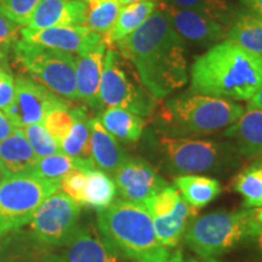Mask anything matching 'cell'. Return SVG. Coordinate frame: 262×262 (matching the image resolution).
<instances>
[{"label":"cell","mask_w":262,"mask_h":262,"mask_svg":"<svg viewBox=\"0 0 262 262\" xmlns=\"http://www.w3.org/2000/svg\"><path fill=\"white\" fill-rule=\"evenodd\" d=\"M117 45L119 54L131 62L141 83L157 100L187 84L185 40L159 10Z\"/></svg>","instance_id":"obj_1"},{"label":"cell","mask_w":262,"mask_h":262,"mask_svg":"<svg viewBox=\"0 0 262 262\" xmlns=\"http://www.w3.org/2000/svg\"><path fill=\"white\" fill-rule=\"evenodd\" d=\"M262 88V56L225 39L195 58L191 90L226 100L249 101Z\"/></svg>","instance_id":"obj_2"},{"label":"cell","mask_w":262,"mask_h":262,"mask_svg":"<svg viewBox=\"0 0 262 262\" xmlns=\"http://www.w3.org/2000/svg\"><path fill=\"white\" fill-rule=\"evenodd\" d=\"M96 227L125 261L159 262L169 251L157 239L153 220L143 205L117 199L98 210Z\"/></svg>","instance_id":"obj_3"},{"label":"cell","mask_w":262,"mask_h":262,"mask_svg":"<svg viewBox=\"0 0 262 262\" xmlns=\"http://www.w3.org/2000/svg\"><path fill=\"white\" fill-rule=\"evenodd\" d=\"M244 111L231 100L189 90L166 100L160 108L159 119L168 133L205 135L232 125Z\"/></svg>","instance_id":"obj_4"},{"label":"cell","mask_w":262,"mask_h":262,"mask_svg":"<svg viewBox=\"0 0 262 262\" xmlns=\"http://www.w3.org/2000/svg\"><path fill=\"white\" fill-rule=\"evenodd\" d=\"M255 209L214 211L196 216L183 234V243L202 258L221 256L256 233Z\"/></svg>","instance_id":"obj_5"},{"label":"cell","mask_w":262,"mask_h":262,"mask_svg":"<svg viewBox=\"0 0 262 262\" xmlns=\"http://www.w3.org/2000/svg\"><path fill=\"white\" fill-rule=\"evenodd\" d=\"M16 67L29 78L68 101H79L73 54L17 39L14 44Z\"/></svg>","instance_id":"obj_6"},{"label":"cell","mask_w":262,"mask_h":262,"mask_svg":"<svg viewBox=\"0 0 262 262\" xmlns=\"http://www.w3.org/2000/svg\"><path fill=\"white\" fill-rule=\"evenodd\" d=\"M100 101L103 110L123 108L142 118L152 116L158 106V100L134 75L125 58L111 47L104 55Z\"/></svg>","instance_id":"obj_7"},{"label":"cell","mask_w":262,"mask_h":262,"mask_svg":"<svg viewBox=\"0 0 262 262\" xmlns=\"http://www.w3.org/2000/svg\"><path fill=\"white\" fill-rule=\"evenodd\" d=\"M157 146L165 166L179 175L216 172L233 164V150L222 143L160 134Z\"/></svg>","instance_id":"obj_8"},{"label":"cell","mask_w":262,"mask_h":262,"mask_svg":"<svg viewBox=\"0 0 262 262\" xmlns=\"http://www.w3.org/2000/svg\"><path fill=\"white\" fill-rule=\"evenodd\" d=\"M60 189V182L35 175L8 178L0 185V239L31 222L39 205Z\"/></svg>","instance_id":"obj_9"},{"label":"cell","mask_w":262,"mask_h":262,"mask_svg":"<svg viewBox=\"0 0 262 262\" xmlns=\"http://www.w3.org/2000/svg\"><path fill=\"white\" fill-rule=\"evenodd\" d=\"M80 212L81 206L58 189L35 210L29 222L32 233L50 247H64L79 226Z\"/></svg>","instance_id":"obj_10"},{"label":"cell","mask_w":262,"mask_h":262,"mask_svg":"<svg viewBox=\"0 0 262 262\" xmlns=\"http://www.w3.org/2000/svg\"><path fill=\"white\" fill-rule=\"evenodd\" d=\"M63 107H71L70 101L22 74L15 80L14 101L3 112L12 125L24 129L32 124L41 123L48 113Z\"/></svg>","instance_id":"obj_11"},{"label":"cell","mask_w":262,"mask_h":262,"mask_svg":"<svg viewBox=\"0 0 262 262\" xmlns=\"http://www.w3.org/2000/svg\"><path fill=\"white\" fill-rule=\"evenodd\" d=\"M112 179L120 199L140 205L169 186L152 164L129 156L114 171Z\"/></svg>","instance_id":"obj_12"},{"label":"cell","mask_w":262,"mask_h":262,"mask_svg":"<svg viewBox=\"0 0 262 262\" xmlns=\"http://www.w3.org/2000/svg\"><path fill=\"white\" fill-rule=\"evenodd\" d=\"M157 8L183 40L201 45L217 44L227 38L228 27L187 9H179L160 2Z\"/></svg>","instance_id":"obj_13"},{"label":"cell","mask_w":262,"mask_h":262,"mask_svg":"<svg viewBox=\"0 0 262 262\" xmlns=\"http://www.w3.org/2000/svg\"><path fill=\"white\" fill-rule=\"evenodd\" d=\"M19 33L25 40L45 48L77 54L78 56L86 54L106 42L103 35L91 31L86 26H61L35 32L21 28Z\"/></svg>","instance_id":"obj_14"},{"label":"cell","mask_w":262,"mask_h":262,"mask_svg":"<svg viewBox=\"0 0 262 262\" xmlns=\"http://www.w3.org/2000/svg\"><path fill=\"white\" fill-rule=\"evenodd\" d=\"M61 254L62 262H120V257L102 238L97 227L79 224Z\"/></svg>","instance_id":"obj_15"},{"label":"cell","mask_w":262,"mask_h":262,"mask_svg":"<svg viewBox=\"0 0 262 262\" xmlns=\"http://www.w3.org/2000/svg\"><path fill=\"white\" fill-rule=\"evenodd\" d=\"M0 262H62L61 254L31 229L19 228L0 239Z\"/></svg>","instance_id":"obj_16"},{"label":"cell","mask_w":262,"mask_h":262,"mask_svg":"<svg viewBox=\"0 0 262 262\" xmlns=\"http://www.w3.org/2000/svg\"><path fill=\"white\" fill-rule=\"evenodd\" d=\"M88 4L83 0H41L25 28L40 31L61 26H85Z\"/></svg>","instance_id":"obj_17"},{"label":"cell","mask_w":262,"mask_h":262,"mask_svg":"<svg viewBox=\"0 0 262 262\" xmlns=\"http://www.w3.org/2000/svg\"><path fill=\"white\" fill-rule=\"evenodd\" d=\"M107 48L108 45L103 42L94 50L78 56L75 64L78 100L83 101L98 116L103 111L100 101V84Z\"/></svg>","instance_id":"obj_18"},{"label":"cell","mask_w":262,"mask_h":262,"mask_svg":"<svg viewBox=\"0 0 262 262\" xmlns=\"http://www.w3.org/2000/svg\"><path fill=\"white\" fill-rule=\"evenodd\" d=\"M224 135L234 141L235 150L245 159L262 156V111L248 106L237 122L225 130Z\"/></svg>","instance_id":"obj_19"},{"label":"cell","mask_w":262,"mask_h":262,"mask_svg":"<svg viewBox=\"0 0 262 262\" xmlns=\"http://www.w3.org/2000/svg\"><path fill=\"white\" fill-rule=\"evenodd\" d=\"M38 157L29 146L22 129H16L0 142V164L6 179L32 175Z\"/></svg>","instance_id":"obj_20"},{"label":"cell","mask_w":262,"mask_h":262,"mask_svg":"<svg viewBox=\"0 0 262 262\" xmlns=\"http://www.w3.org/2000/svg\"><path fill=\"white\" fill-rule=\"evenodd\" d=\"M90 149L95 168L112 176L127 155L119 142L104 129L98 118L90 119Z\"/></svg>","instance_id":"obj_21"},{"label":"cell","mask_w":262,"mask_h":262,"mask_svg":"<svg viewBox=\"0 0 262 262\" xmlns=\"http://www.w3.org/2000/svg\"><path fill=\"white\" fill-rule=\"evenodd\" d=\"M198 216V209L193 208L182 199L171 214L152 219L157 239L164 248L173 249L182 241L183 234L191 222Z\"/></svg>","instance_id":"obj_22"},{"label":"cell","mask_w":262,"mask_h":262,"mask_svg":"<svg viewBox=\"0 0 262 262\" xmlns=\"http://www.w3.org/2000/svg\"><path fill=\"white\" fill-rule=\"evenodd\" d=\"M98 119L104 129L120 142H137L146 126L145 118L123 108H106Z\"/></svg>","instance_id":"obj_23"},{"label":"cell","mask_w":262,"mask_h":262,"mask_svg":"<svg viewBox=\"0 0 262 262\" xmlns=\"http://www.w3.org/2000/svg\"><path fill=\"white\" fill-rule=\"evenodd\" d=\"M175 187L183 201L195 209L204 208L221 193L217 180L203 175H180L175 179Z\"/></svg>","instance_id":"obj_24"},{"label":"cell","mask_w":262,"mask_h":262,"mask_svg":"<svg viewBox=\"0 0 262 262\" xmlns=\"http://www.w3.org/2000/svg\"><path fill=\"white\" fill-rule=\"evenodd\" d=\"M227 38L239 47L262 56V19L249 11H235Z\"/></svg>","instance_id":"obj_25"},{"label":"cell","mask_w":262,"mask_h":262,"mask_svg":"<svg viewBox=\"0 0 262 262\" xmlns=\"http://www.w3.org/2000/svg\"><path fill=\"white\" fill-rule=\"evenodd\" d=\"M156 2H141L122 6L116 24L107 34L103 35L108 48L114 42L122 40L133 32H135L156 11Z\"/></svg>","instance_id":"obj_26"},{"label":"cell","mask_w":262,"mask_h":262,"mask_svg":"<svg viewBox=\"0 0 262 262\" xmlns=\"http://www.w3.org/2000/svg\"><path fill=\"white\" fill-rule=\"evenodd\" d=\"M73 126L61 143V150L73 158L91 160L90 119L84 107H72Z\"/></svg>","instance_id":"obj_27"},{"label":"cell","mask_w":262,"mask_h":262,"mask_svg":"<svg viewBox=\"0 0 262 262\" xmlns=\"http://www.w3.org/2000/svg\"><path fill=\"white\" fill-rule=\"evenodd\" d=\"M93 168H95L93 160H83L73 158L64 153H56V155L39 158L38 162L35 163L32 175L50 180V181L61 182L63 176L67 175L71 170H89Z\"/></svg>","instance_id":"obj_28"},{"label":"cell","mask_w":262,"mask_h":262,"mask_svg":"<svg viewBox=\"0 0 262 262\" xmlns=\"http://www.w3.org/2000/svg\"><path fill=\"white\" fill-rule=\"evenodd\" d=\"M116 194V183L107 172L97 168L86 170L85 205L103 210L114 202Z\"/></svg>","instance_id":"obj_29"},{"label":"cell","mask_w":262,"mask_h":262,"mask_svg":"<svg viewBox=\"0 0 262 262\" xmlns=\"http://www.w3.org/2000/svg\"><path fill=\"white\" fill-rule=\"evenodd\" d=\"M179 9H187L198 12L219 24L228 27L235 10L228 0H162Z\"/></svg>","instance_id":"obj_30"},{"label":"cell","mask_w":262,"mask_h":262,"mask_svg":"<svg viewBox=\"0 0 262 262\" xmlns=\"http://www.w3.org/2000/svg\"><path fill=\"white\" fill-rule=\"evenodd\" d=\"M232 189L243 196L245 209L262 206V169L255 165L245 168L235 176Z\"/></svg>","instance_id":"obj_31"},{"label":"cell","mask_w":262,"mask_h":262,"mask_svg":"<svg viewBox=\"0 0 262 262\" xmlns=\"http://www.w3.org/2000/svg\"><path fill=\"white\" fill-rule=\"evenodd\" d=\"M88 14L85 26L91 31L104 35L112 29L119 15V2H100V0H88Z\"/></svg>","instance_id":"obj_32"},{"label":"cell","mask_w":262,"mask_h":262,"mask_svg":"<svg viewBox=\"0 0 262 262\" xmlns=\"http://www.w3.org/2000/svg\"><path fill=\"white\" fill-rule=\"evenodd\" d=\"M22 131H24L29 146L32 147L33 152L35 153L38 158L62 153L61 147L58 146V143L49 134V131L45 129V126L41 123L26 126Z\"/></svg>","instance_id":"obj_33"},{"label":"cell","mask_w":262,"mask_h":262,"mask_svg":"<svg viewBox=\"0 0 262 262\" xmlns=\"http://www.w3.org/2000/svg\"><path fill=\"white\" fill-rule=\"evenodd\" d=\"M73 122L74 118L71 106L51 111L50 113L47 114L41 124L49 131V134L54 137L58 146L61 147V143L63 142V140L67 137L72 126H73Z\"/></svg>","instance_id":"obj_34"},{"label":"cell","mask_w":262,"mask_h":262,"mask_svg":"<svg viewBox=\"0 0 262 262\" xmlns=\"http://www.w3.org/2000/svg\"><path fill=\"white\" fill-rule=\"evenodd\" d=\"M181 198L175 186H166L165 188L157 193L143 203V206L149 212L150 217H163L175 210L176 205Z\"/></svg>","instance_id":"obj_35"},{"label":"cell","mask_w":262,"mask_h":262,"mask_svg":"<svg viewBox=\"0 0 262 262\" xmlns=\"http://www.w3.org/2000/svg\"><path fill=\"white\" fill-rule=\"evenodd\" d=\"M41 0H0V12L19 26H26Z\"/></svg>","instance_id":"obj_36"},{"label":"cell","mask_w":262,"mask_h":262,"mask_svg":"<svg viewBox=\"0 0 262 262\" xmlns=\"http://www.w3.org/2000/svg\"><path fill=\"white\" fill-rule=\"evenodd\" d=\"M85 187H86V170L83 169L71 170L60 182L61 191L80 206L85 205Z\"/></svg>","instance_id":"obj_37"},{"label":"cell","mask_w":262,"mask_h":262,"mask_svg":"<svg viewBox=\"0 0 262 262\" xmlns=\"http://www.w3.org/2000/svg\"><path fill=\"white\" fill-rule=\"evenodd\" d=\"M21 32L19 25L6 17L4 14L0 12V42H9L17 40L18 33Z\"/></svg>","instance_id":"obj_38"},{"label":"cell","mask_w":262,"mask_h":262,"mask_svg":"<svg viewBox=\"0 0 262 262\" xmlns=\"http://www.w3.org/2000/svg\"><path fill=\"white\" fill-rule=\"evenodd\" d=\"M15 98V80L8 74L0 83V111H5Z\"/></svg>","instance_id":"obj_39"},{"label":"cell","mask_w":262,"mask_h":262,"mask_svg":"<svg viewBox=\"0 0 262 262\" xmlns=\"http://www.w3.org/2000/svg\"><path fill=\"white\" fill-rule=\"evenodd\" d=\"M159 262H222L217 260L216 257L212 258H193V257H186L181 250H173V249H169L168 254L164 256Z\"/></svg>","instance_id":"obj_40"},{"label":"cell","mask_w":262,"mask_h":262,"mask_svg":"<svg viewBox=\"0 0 262 262\" xmlns=\"http://www.w3.org/2000/svg\"><path fill=\"white\" fill-rule=\"evenodd\" d=\"M15 129L16 127L12 125V123L8 119L5 113L0 111V142L4 141L5 139H8V137L14 133Z\"/></svg>","instance_id":"obj_41"},{"label":"cell","mask_w":262,"mask_h":262,"mask_svg":"<svg viewBox=\"0 0 262 262\" xmlns=\"http://www.w3.org/2000/svg\"><path fill=\"white\" fill-rule=\"evenodd\" d=\"M249 12L262 19V0H241Z\"/></svg>","instance_id":"obj_42"},{"label":"cell","mask_w":262,"mask_h":262,"mask_svg":"<svg viewBox=\"0 0 262 262\" xmlns=\"http://www.w3.org/2000/svg\"><path fill=\"white\" fill-rule=\"evenodd\" d=\"M250 239H253V243L255 245V251H256L257 257L262 262V231H258L255 233Z\"/></svg>","instance_id":"obj_43"},{"label":"cell","mask_w":262,"mask_h":262,"mask_svg":"<svg viewBox=\"0 0 262 262\" xmlns=\"http://www.w3.org/2000/svg\"><path fill=\"white\" fill-rule=\"evenodd\" d=\"M248 106L258 108V110L262 111V88L249 100Z\"/></svg>","instance_id":"obj_44"},{"label":"cell","mask_w":262,"mask_h":262,"mask_svg":"<svg viewBox=\"0 0 262 262\" xmlns=\"http://www.w3.org/2000/svg\"><path fill=\"white\" fill-rule=\"evenodd\" d=\"M255 224H256V233L258 231H262V206L255 208Z\"/></svg>","instance_id":"obj_45"},{"label":"cell","mask_w":262,"mask_h":262,"mask_svg":"<svg viewBox=\"0 0 262 262\" xmlns=\"http://www.w3.org/2000/svg\"><path fill=\"white\" fill-rule=\"evenodd\" d=\"M141 2H155V0H119L120 5L122 6L135 4V3H141Z\"/></svg>","instance_id":"obj_46"},{"label":"cell","mask_w":262,"mask_h":262,"mask_svg":"<svg viewBox=\"0 0 262 262\" xmlns=\"http://www.w3.org/2000/svg\"><path fill=\"white\" fill-rule=\"evenodd\" d=\"M10 73V72L6 70L5 67H2V66H0V83H2L3 80H4V78L6 77V75H8Z\"/></svg>","instance_id":"obj_47"},{"label":"cell","mask_w":262,"mask_h":262,"mask_svg":"<svg viewBox=\"0 0 262 262\" xmlns=\"http://www.w3.org/2000/svg\"><path fill=\"white\" fill-rule=\"evenodd\" d=\"M251 165H255V166H257V168L262 169V156L260 157V158H257L256 160H255V162L251 164Z\"/></svg>","instance_id":"obj_48"},{"label":"cell","mask_w":262,"mask_h":262,"mask_svg":"<svg viewBox=\"0 0 262 262\" xmlns=\"http://www.w3.org/2000/svg\"><path fill=\"white\" fill-rule=\"evenodd\" d=\"M5 179H6V176H5V172H4V170H3V166H2V164H0V185H2V182L4 181Z\"/></svg>","instance_id":"obj_49"},{"label":"cell","mask_w":262,"mask_h":262,"mask_svg":"<svg viewBox=\"0 0 262 262\" xmlns=\"http://www.w3.org/2000/svg\"><path fill=\"white\" fill-rule=\"evenodd\" d=\"M100 2H119V0H100Z\"/></svg>","instance_id":"obj_50"},{"label":"cell","mask_w":262,"mask_h":262,"mask_svg":"<svg viewBox=\"0 0 262 262\" xmlns=\"http://www.w3.org/2000/svg\"><path fill=\"white\" fill-rule=\"evenodd\" d=\"M0 58H2V51H0Z\"/></svg>","instance_id":"obj_51"},{"label":"cell","mask_w":262,"mask_h":262,"mask_svg":"<svg viewBox=\"0 0 262 262\" xmlns=\"http://www.w3.org/2000/svg\"><path fill=\"white\" fill-rule=\"evenodd\" d=\"M83 2H85V3H86V2H88V0H83Z\"/></svg>","instance_id":"obj_52"},{"label":"cell","mask_w":262,"mask_h":262,"mask_svg":"<svg viewBox=\"0 0 262 262\" xmlns=\"http://www.w3.org/2000/svg\"><path fill=\"white\" fill-rule=\"evenodd\" d=\"M123 262H130V261H123Z\"/></svg>","instance_id":"obj_53"}]
</instances>
